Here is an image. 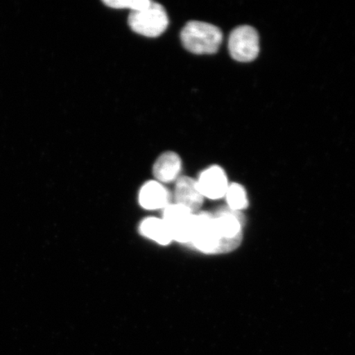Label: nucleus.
Here are the masks:
<instances>
[{"label": "nucleus", "mask_w": 355, "mask_h": 355, "mask_svg": "<svg viewBox=\"0 0 355 355\" xmlns=\"http://www.w3.org/2000/svg\"><path fill=\"white\" fill-rule=\"evenodd\" d=\"M139 232L144 237L152 239L162 245H168L173 241L170 230H168L163 219L149 217L141 222Z\"/></svg>", "instance_id": "obj_10"}, {"label": "nucleus", "mask_w": 355, "mask_h": 355, "mask_svg": "<svg viewBox=\"0 0 355 355\" xmlns=\"http://www.w3.org/2000/svg\"><path fill=\"white\" fill-rule=\"evenodd\" d=\"M153 175L161 184L171 183L180 177L182 161L180 155L174 152H167L159 155L153 166Z\"/></svg>", "instance_id": "obj_9"}, {"label": "nucleus", "mask_w": 355, "mask_h": 355, "mask_svg": "<svg viewBox=\"0 0 355 355\" xmlns=\"http://www.w3.org/2000/svg\"><path fill=\"white\" fill-rule=\"evenodd\" d=\"M225 197L227 200L230 209L233 211H241L248 205L245 189L241 184H229Z\"/></svg>", "instance_id": "obj_11"}, {"label": "nucleus", "mask_w": 355, "mask_h": 355, "mask_svg": "<svg viewBox=\"0 0 355 355\" xmlns=\"http://www.w3.org/2000/svg\"><path fill=\"white\" fill-rule=\"evenodd\" d=\"M197 183L202 196L210 199L225 197L229 187L227 176L223 168L218 166H213L203 171Z\"/></svg>", "instance_id": "obj_6"}, {"label": "nucleus", "mask_w": 355, "mask_h": 355, "mask_svg": "<svg viewBox=\"0 0 355 355\" xmlns=\"http://www.w3.org/2000/svg\"><path fill=\"white\" fill-rule=\"evenodd\" d=\"M204 197L200 192L197 180L188 176H180L176 180L175 188V203L183 206L191 212L201 208Z\"/></svg>", "instance_id": "obj_7"}, {"label": "nucleus", "mask_w": 355, "mask_h": 355, "mask_svg": "<svg viewBox=\"0 0 355 355\" xmlns=\"http://www.w3.org/2000/svg\"><path fill=\"white\" fill-rule=\"evenodd\" d=\"M103 3L110 8L116 10H130L136 12L148 8L152 1L150 0H105Z\"/></svg>", "instance_id": "obj_12"}, {"label": "nucleus", "mask_w": 355, "mask_h": 355, "mask_svg": "<svg viewBox=\"0 0 355 355\" xmlns=\"http://www.w3.org/2000/svg\"><path fill=\"white\" fill-rule=\"evenodd\" d=\"M180 39L186 50L193 54L211 55L219 50L223 35L215 25L191 21L181 31Z\"/></svg>", "instance_id": "obj_2"}, {"label": "nucleus", "mask_w": 355, "mask_h": 355, "mask_svg": "<svg viewBox=\"0 0 355 355\" xmlns=\"http://www.w3.org/2000/svg\"><path fill=\"white\" fill-rule=\"evenodd\" d=\"M128 24L137 34L154 38L166 32L168 17L165 8L161 3L152 1L148 8L131 12Z\"/></svg>", "instance_id": "obj_3"}, {"label": "nucleus", "mask_w": 355, "mask_h": 355, "mask_svg": "<svg viewBox=\"0 0 355 355\" xmlns=\"http://www.w3.org/2000/svg\"><path fill=\"white\" fill-rule=\"evenodd\" d=\"M230 55L242 63L254 60L259 54V35L250 26H241L230 33L228 42Z\"/></svg>", "instance_id": "obj_5"}, {"label": "nucleus", "mask_w": 355, "mask_h": 355, "mask_svg": "<svg viewBox=\"0 0 355 355\" xmlns=\"http://www.w3.org/2000/svg\"><path fill=\"white\" fill-rule=\"evenodd\" d=\"M162 219L170 230L173 241L181 243L192 242L196 214L175 203L164 209Z\"/></svg>", "instance_id": "obj_4"}, {"label": "nucleus", "mask_w": 355, "mask_h": 355, "mask_svg": "<svg viewBox=\"0 0 355 355\" xmlns=\"http://www.w3.org/2000/svg\"><path fill=\"white\" fill-rule=\"evenodd\" d=\"M171 195L157 180L146 182L139 192V203L146 210L165 209L170 205Z\"/></svg>", "instance_id": "obj_8"}, {"label": "nucleus", "mask_w": 355, "mask_h": 355, "mask_svg": "<svg viewBox=\"0 0 355 355\" xmlns=\"http://www.w3.org/2000/svg\"><path fill=\"white\" fill-rule=\"evenodd\" d=\"M191 244L200 252L207 254H227L241 245L226 239L217 227L214 216L207 212L196 215Z\"/></svg>", "instance_id": "obj_1"}]
</instances>
